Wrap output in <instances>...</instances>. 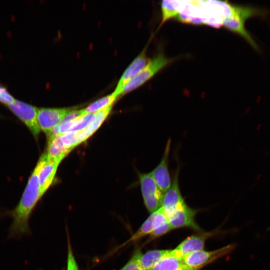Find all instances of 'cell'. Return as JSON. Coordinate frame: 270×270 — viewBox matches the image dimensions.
Instances as JSON below:
<instances>
[{
  "label": "cell",
  "instance_id": "obj_13",
  "mask_svg": "<svg viewBox=\"0 0 270 270\" xmlns=\"http://www.w3.org/2000/svg\"><path fill=\"white\" fill-rule=\"evenodd\" d=\"M148 45L134 60L122 76L114 94L119 98L121 96L124 87L136 77L150 62V60L146 56Z\"/></svg>",
  "mask_w": 270,
  "mask_h": 270
},
{
  "label": "cell",
  "instance_id": "obj_4",
  "mask_svg": "<svg viewBox=\"0 0 270 270\" xmlns=\"http://www.w3.org/2000/svg\"><path fill=\"white\" fill-rule=\"evenodd\" d=\"M234 244L213 250H204L195 252L183 258L186 266L190 270H200L206 266L230 254L235 248Z\"/></svg>",
  "mask_w": 270,
  "mask_h": 270
},
{
  "label": "cell",
  "instance_id": "obj_12",
  "mask_svg": "<svg viewBox=\"0 0 270 270\" xmlns=\"http://www.w3.org/2000/svg\"><path fill=\"white\" fill-rule=\"evenodd\" d=\"M220 232L218 230L210 232H198L183 240L174 250L178 256L183 258L192 252L203 250L206 240Z\"/></svg>",
  "mask_w": 270,
  "mask_h": 270
},
{
  "label": "cell",
  "instance_id": "obj_22",
  "mask_svg": "<svg viewBox=\"0 0 270 270\" xmlns=\"http://www.w3.org/2000/svg\"><path fill=\"white\" fill-rule=\"evenodd\" d=\"M96 114H86L80 118L72 130V132L82 131L88 127L94 120Z\"/></svg>",
  "mask_w": 270,
  "mask_h": 270
},
{
  "label": "cell",
  "instance_id": "obj_2",
  "mask_svg": "<svg viewBox=\"0 0 270 270\" xmlns=\"http://www.w3.org/2000/svg\"><path fill=\"white\" fill-rule=\"evenodd\" d=\"M270 16V10L266 8L234 5L231 15L224 21L223 26L228 30L243 38L257 52H260V48L246 28V23L253 18H266Z\"/></svg>",
  "mask_w": 270,
  "mask_h": 270
},
{
  "label": "cell",
  "instance_id": "obj_3",
  "mask_svg": "<svg viewBox=\"0 0 270 270\" xmlns=\"http://www.w3.org/2000/svg\"><path fill=\"white\" fill-rule=\"evenodd\" d=\"M178 58H168L160 51L148 64L124 87L121 96L142 86L159 72L177 60Z\"/></svg>",
  "mask_w": 270,
  "mask_h": 270
},
{
  "label": "cell",
  "instance_id": "obj_11",
  "mask_svg": "<svg viewBox=\"0 0 270 270\" xmlns=\"http://www.w3.org/2000/svg\"><path fill=\"white\" fill-rule=\"evenodd\" d=\"M172 140L170 138L166 144L160 162L150 172L156 184L164 193L170 188L172 184V179L169 170V158Z\"/></svg>",
  "mask_w": 270,
  "mask_h": 270
},
{
  "label": "cell",
  "instance_id": "obj_24",
  "mask_svg": "<svg viewBox=\"0 0 270 270\" xmlns=\"http://www.w3.org/2000/svg\"><path fill=\"white\" fill-rule=\"evenodd\" d=\"M142 253L140 248L136 250L130 260L120 270H143L139 261Z\"/></svg>",
  "mask_w": 270,
  "mask_h": 270
},
{
  "label": "cell",
  "instance_id": "obj_9",
  "mask_svg": "<svg viewBox=\"0 0 270 270\" xmlns=\"http://www.w3.org/2000/svg\"><path fill=\"white\" fill-rule=\"evenodd\" d=\"M74 108H41L38 110V122L41 131L48 136L59 125L66 115Z\"/></svg>",
  "mask_w": 270,
  "mask_h": 270
},
{
  "label": "cell",
  "instance_id": "obj_16",
  "mask_svg": "<svg viewBox=\"0 0 270 270\" xmlns=\"http://www.w3.org/2000/svg\"><path fill=\"white\" fill-rule=\"evenodd\" d=\"M72 150L62 143L60 136L48 137L47 152L46 153L52 160L59 162Z\"/></svg>",
  "mask_w": 270,
  "mask_h": 270
},
{
  "label": "cell",
  "instance_id": "obj_19",
  "mask_svg": "<svg viewBox=\"0 0 270 270\" xmlns=\"http://www.w3.org/2000/svg\"><path fill=\"white\" fill-rule=\"evenodd\" d=\"M170 250H154L141 254L139 261L143 270H151L169 252Z\"/></svg>",
  "mask_w": 270,
  "mask_h": 270
},
{
  "label": "cell",
  "instance_id": "obj_18",
  "mask_svg": "<svg viewBox=\"0 0 270 270\" xmlns=\"http://www.w3.org/2000/svg\"><path fill=\"white\" fill-rule=\"evenodd\" d=\"M154 214L152 213L150 216L143 223L140 228L126 242L114 249L116 252L129 244L136 242L147 236H150L154 228Z\"/></svg>",
  "mask_w": 270,
  "mask_h": 270
},
{
  "label": "cell",
  "instance_id": "obj_17",
  "mask_svg": "<svg viewBox=\"0 0 270 270\" xmlns=\"http://www.w3.org/2000/svg\"><path fill=\"white\" fill-rule=\"evenodd\" d=\"M112 109V106L100 111L96 114V117L93 122L86 129L76 132L80 144L86 140L100 128L106 119Z\"/></svg>",
  "mask_w": 270,
  "mask_h": 270
},
{
  "label": "cell",
  "instance_id": "obj_21",
  "mask_svg": "<svg viewBox=\"0 0 270 270\" xmlns=\"http://www.w3.org/2000/svg\"><path fill=\"white\" fill-rule=\"evenodd\" d=\"M118 98L114 94L102 97L90 104L86 108L83 109L85 114H96L109 107L112 106Z\"/></svg>",
  "mask_w": 270,
  "mask_h": 270
},
{
  "label": "cell",
  "instance_id": "obj_26",
  "mask_svg": "<svg viewBox=\"0 0 270 270\" xmlns=\"http://www.w3.org/2000/svg\"><path fill=\"white\" fill-rule=\"evenodd\" d=\"M85 115L84 110H76L73 108L64 118L60 124H64L74 121Z\"/></svg>",
  "mask_w": 270,
  "mask_h": 270
},
{
  "label": "cell",
  "instance_id": "obj_8",
  "mask_svg": "<svg viewBox=\"0 0 270 270\" xmlns=\"http://www.w3.org/2000/svg\"><path fill=\"white\" fill-rule=\"evenodd\" d=\"M60 164L49 157L46 154L40 158L36 167L38 182L43 195L52 186Z\"/></svg>",
  "mask_w": 270,
  "mask_h": 270
},
{
  "label": "cell",
  "instance_id": "obj_7",
  "mask_svg": "<svg viewBox=\"0 0 270 270\" xmlns=\"http://www.w3.org/2000/svg\"><path fill=\"white\" fill-rule=\"evenodd\" d=\"M180 170V166L178 164L174 172L172 185L164 194L161 208L166 217L187 204L180 191L179 181Z\"/></svg>",
  "mask_w": 270,
  "mask_h": 270
},
{
  "label": "cell",
  "instance_id": "obj_15",
  "mask_svg": "<svg viewBox=\"0 0 270 270\" xmlns=\"http://www.w3.org/2000/svg\"><path fill=\"white\" fill-rule=\"evenodd\" d=\"M151 270H190L185 264L183 258L174 250H170Z\"/></svg>",
  "mask_w": 270,
  "mask_h": 270
},
{
  "label": "cell",
  "instance_id": "obj_6",
  "mask_svg": "<svg viewBox=\"0 0 270 270\" xmlns=\"http://www.w3.org/2000/svg\"><path fill=\"white\" fill-rule=\"evenodd\" d=\"M7 106L28 128L35 139L38 140L41 132L37 118L38 108L32 105L17 100Z\"/></svg>",
  "mask_w": 270,
  "mask_h": 270
},
{
  "label": "cell",
  "instance_id": "obj_1",
  "mask_svg": "<svg viewBox=\"0 0 270 270\" xmlns=\"http://www.w3.org/2000/svg\"><path fill=\"white\" fill-rule=\"evenodd\" d=\"M43 196L38 182V172L35 168L18 205L12 210L6 211L1 215L12 219L8 230L9 238H20L32 234L30 218Z\"/></svg>",
  "mask_w": 270,
  "mask_h": 270
},
{
  "label": "cell",
  "instance_id": "obj_20",
  "mask_svg": "<svg viewBox=\"0 0 270 270\" xmlns=\"http://www.w3.org/2000/svg\"><path fill=\"white\" fill-rule=\"evenodd\" d=\"M186 1L164 0L161 4L162 20L160 26L171 18H176L184 8Z\"/></svg>",
  "mask_w": 270,
  "mask_h": 270
},
{
  "label": "cell",
  "instance_id": "obj_25",
  "mask_svg": "<svg viewBox=\"0 0 270 270\" xmlns=\"http://www.w3.org/2000/svg\"><path fill=\"white\" fill-rule=\"evenodd\" d=\"M15 100L16 99L10 93L7 88L0 84V103L8 106Z\"/></svg>",
  "mask_w": 270,
  "mask_h": 270
},
{
  "label": "cell",
  "instance_id": "obj_10",
  "mask_svg": "<svg viewBox=\"0 0 270 270\" xmlns=\"http://www.w3.org/2000/svg\"><path fill=\"white\" fill-rule=\"evenodd\" d=\"M199 210L190 207L188 204L168 216L167 218L173 230L187 228L200 232L202 230L196 222V217Z\"/></svg>",
  "mask_w": 270,
  "mask_h": 270
},
{
  "label": "cell",
  "instance_id": "obj_23",
  "mask_svg": "<svg viewBox=\"0 0 270 270\" xmlns=\"http://www.w3.org/2000/svg\"><path fill=\"white\" fill-rule=\"evenodd\" d=\"M68 238V259L66 270H80L79 267L76 259L72 245L71 244L69 233L67 229Z\"/></svg>",
  "mask_w": 270,
  "mask_h": 270
},
{
  "label": "cell",
  "instance_id": "obj_14",
  "mask_svg": "<svg viewBox=\"0 0 270 270\" xmlns=\"http://www.w3.org/2000/svg\"><path fill=\"white\" fill-rule=\"evenodd\" d=\"M154 230L144 246L166 234L172 230L166 216L161 208L154 212Z\"/></svg>",
  "mask_w": 270,
  "mask_h": 270
},
{
  "label": "cell",
  "instance_id": "obj_5",
  "mask_svg": "<svg viewBox=\"0 0 270 270\" xmlns=\"http://www.w3.org/2000/svg\"><path fill=\"white\" fill-rule=\"evenodd\" d=\"M139 178L144 204L148 212L152 214L161 208L164 193L150 173L140 174Z\"/></svg>",
  "mask_w": 270,
  "mask_h": 270
}]
</instances>
